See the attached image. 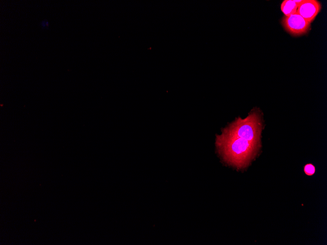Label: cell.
<instances>
[{"label":"cell","mask_w":327,"mask_h":245,"mask_svg":"<svg viewBox=\"0 0 327 245\" xmlns=\"http://www.w3.org/2000/svg\"><path fill=\"white\" fill-rule=\"evenodd\" d=\"M216 144L224 161L237 168L247 166L260 146V143L230 125L217 136Z\"/></svg>","instance_id":"1"},{"label":"cell","mask_w":327,"mask_h":245,"mask_svg":"<svg viewBox=\"0 0 327 245\" xmlns=\"http://www.w3.org/2000/svg\"><path fill=\"white\" fill-rule=\"evenodd\" d=\"M281 22L285 30L293 36L305 34L310 28V23L297 13L288 16H284Z\"/></svg>","instance_id":"2"},{"label":"cell","mask_w":327,"mask_h":245,"mask_svg":"<svg viewBox=\"0 0 327 245\" xmlns=\"http://www.w3.org/2000/svg\"><path fill=\"white\" fill-rule=\"evenodd\" d=\"M321 4L316 0H303L299 5L297 13L309 23L312 22L321 11Z\"/></svg>","instance_id":"3"},{"label":"cell","mask_w":327,"mask_h":245,"mask_svg":"<svg viewBox=\"0 0 327 245\" xmlns=\"http://www.w3.org/2000/svg\"><path fill=\"white\" fill-rule=\"evenodd\" d=\"M299 4L295 0H284L280 5V9L285 16L297 13Z\"/></svg>","instance_id":"4"},{"label":"cell","mask_w":327,"mask_h":245,"mask_svg":"<svg viewBox=\"0 0 327 245\" xmlns=\"http://www.w3.org/2000/svg\"><path fill=\"white\" fill-rule=\"evenodd\" d=\"M304 173L308 176L313 175L315 172V168L312 164H307L304 167Z\"/></svg>","instance_id":"5"},{"label":"cell","mask_w":327,"mask_h":245,"mask_svg":"<svg viewBox=\"0 0 327 245\" xmlns=\"http://www.w3.org/2000/svg\"><path fill=\"white\" fill-rule=\"evenodd\" d=\"M49 22L47 20L42 21L40 22V25L43 28H47L49 26Z\"/></svg>","instance_id":"6"}]
</instances>
